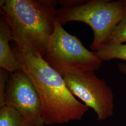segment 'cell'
<instances>
[{"instance_id":"cell-7","label":"cell","mask_w":126,"mask_h":126,"mask_svg":"<svg viewBox=\"0 0 126 126\" xmlns=\"http://www.w3.org/2000/svg\"><path fill=\"white\" fill-rule=\"evenodd\" d=\"M11 41H14L11 29L1 18L0 20V67L12 74L21 70V68L9 45Z\"/></svg>"},{"instance_id":"cell-10","label":"cell","mask_w":126,"mask_h":126,"mask_svg":"<svg viewBox=\"0 0 126 126\" xmlns=\"http://www.w3.org/2000/svg\"><path fill=\"white\" fill-rule=\"evenodd\" d=\"M125 42H126V16L122 19L114 29L108 44H123Z\"/></svg>"},{"instance_id":"cell-1","label":"cell","mask_w":126,"mask_h":126,"mask_svg":"<svg viewBox=\"0 0 126 126\" xmlns=\"http://www.w3.org/2000/svg\"><path fill=\"white\" fill-rule=\"evenodd\" d=\"M21 70L30 78L40 99L45 125L80 121L89 108L77 99L63 78L40 54L12 45Z\"/></svg>"},{"instance_id":"cell-13","label":"cell","mask_w":126,"mask_h":126,"mask_svg":"<svg viewBox=\"0 0 126 126\" xmlns=\"http://www.w3.org/2000/svg\"></svg>"},{"instance_id":"cell-3","label":"cell","mask_w":126,"mask_h":126,"mask_svg":"<svg viewBox=\"0 0 126 126\" xmlns=\"http://www.w3.org/2000/svg\"><path fill=\"white\" fill-rule=\"evenodd\" d=\"M57 16L62 25L71 22L85 23L93 30L94 38L90 45L96 51L109 41L117 25L126 16V0H60Z\"/></svg>"},{"instance_id":"cell-11","label":"cell","mask_w":126,"mask_h":126,"mask_svg":"<svg viewBox=\"0 0 126 126\" xmlns=\"http://www.w3.org/2000/svg\"><path fill=\"white\" fill-rule=\"evenodd\" d=\"M11 73L3 69H0V108L5 106L4 95L7 84Z\"/></svg>"},{"instance_id":"cell-6","label":"cell","mask_w":126,"mask_h":126,"mask_svg":"<svg viewBox=\"0 0 126 126\" xmlns=\"http://www.w3.org/2000/svg\"><path fill=\"white\" fill-rule=\"evenodd\" d=\"M4 100L5 106L15 108L32 126L45 125L37 90L22 70L11 74L5 89Z\"/></svg>"},{"instance_id":"cell-5","label":"cell","mask_w":126,"mask_h":126,"mask_svg":"<svg viewBox=\"0 0 126 126\" xmlns=\"http://www.w3.org/2000/svg\"><path fill=\"white\" fill-rule=\"evenodd\" d=\"M63 77L70 92L93 109L99 121H103L113 116V91L106 81L97 77L94 72L68 74Z\"/></svg>"},{"instance_id":"cell-9","label":"cell","mask_w":126,"mask_h":126,"mask_svg":"<svg viewBox=\"0 0 126 126\" xmlns=\"http://www.w3.org/2000/svg\"><path fill=\"white\" fill-rule=\"evenodd\" d=\"M96 53L102 62L113 59L126 61V44H108L96 51Z\"/></svg>"},{"instance_id":"cell-8","label":"cell","mask_w":126,"mask_h":126,"mask_svg":"<svg viewBox=\"0 0 126 126\" xmlns=\"http://www.w3.org/2000/svg\"><path fill=\"white\" fill-rule=\"evenodd\" d=\"M0 126H33L17 110L10 106L0 108Z\"/></svg>"},{"instance_id":"cell-2","label":"cell","mask_w":126,"mask_h":126,"mask_svg":"<svg viewBox=\"0 0 126 126\" xmlns=\"http://www.w3.org/2000/svg\"><path fill=\"white\" fill-rule=\"evenodd\" d=\"M57 2L48 0H0L2 18L18 48L44 58L58 19Z\"/></svg>"},{"instance_id":"cell-4","label":"cell","mask_w":126,"mask_h":126,"mask_svg":"<svg viewBox=\"0 0 126 126\" xmlns=\"http://www.w3.org/2000/svg\"><path fill=\"white\" fill-rule=\"evenodd\" d=\"M44 59L62 77L68 74L94 72L102 62L96 52L86 49L76 36L63 28L58 19Z\"/></svg>"},{"instance_id":"cell-12","label":"cell","mask_w":126,"mask_h":126,"mask_svg":"<svg viewBox=\"0 0 126 126\" xmlns=\"http://www.w3.org/2000/svg\"><path fill=\"white\" fill-rule=\"evenodd\" d=\"M119 70L126 77V64L124 63H121L119 65Z\"/></svg>"}]
</instances>
